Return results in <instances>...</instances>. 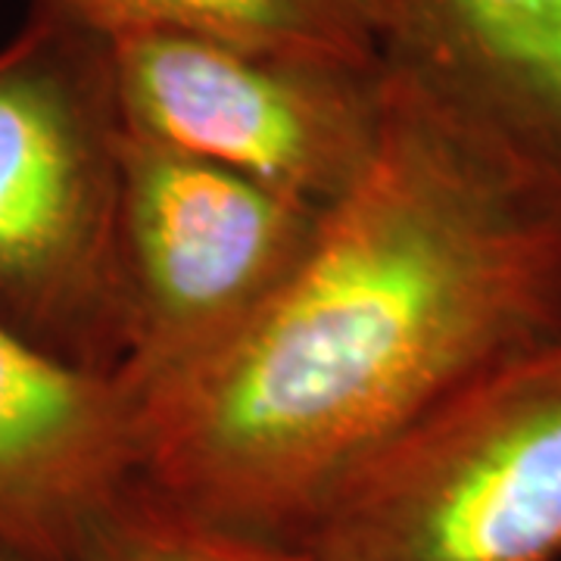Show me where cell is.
<instances>
[{
  "label": "cell",
  "mask_w": 561,
  "mask_h": 561,
  "mask_svg": "<svg viewBox=\"0 0 561 561\" xmlns=\"http://www.w3.org/2000/svg\"><path fill=\"white\" fill-rule=\"evenodd\" d=\"M122 187L110 38L32 3L0 47V328L106 381L125 346Z\"/></svg>",
  "instance_id": "2"
},
{
  "label": "cell",
  "mask_w": 561,
  "mask_h": 561,
  "mask_svg": "<svg viewBox=\"0 0 561 561\" xmlns=\"http://www.w3.org/2000/svg\"><path fill=\"white\" fill-rule=\"evenodd\" d=\"M106 38L135 32L201 35L306 60L381 69L359 0H32Z\"/></svg>",
  "instance_id": "8"
},
{
  "label": "cell",
  "mask_w": 561,
  "mask_h": 561,
  "mask_svg": "<svg viewBox=\"0 0 561 561\" xmlns=\"http://www.w3.org/2000/svg\"><path fill=\"white\" fill-rule=\"evenodd\" d=\"M312 561H559L561 343L471 383L324 508Z\"/></svg>",
  "instance_id": "3"
},
{
  "label": "cell",
  "mask_w": 561,
  "mask_h": 561,
  "mask_svg": "<svg viewBox=\"0 0 561 561\" xmlns=\"http://www.w3.org/2000/svg\"><path fill=\"white\" fill-rule=\"evenodd\" d=\"M0 561H44V559H38L35 552H28V549H22V546H16V542H10L0 537Z\"/></svg>",
  "instance_id": "10"
},
{
  "label": "cell",
  "mask_w": 561,
  "mask_h": 561,
  "mask_svg": "<svg viewBox=\"0 0 561 561\" xmlns=\"http://www.w3.org/2000/svg\"><path fill=\"white\" fill-rule=\"evenodd\" d=\"M328 209L125 131L113 383L135 431L241 341L294 278Z\"/></svg>",
  "instance_id": "4"
},
{
  "label": "cell",
  "mask_w": 561,
  "mask_h": 561,
  "mask_svg": "<svg viewBox=\"0 0 561 561\" xmlns=\"http://www.w3.org/2000/svg\"><path fill=\"white\" fill-rule=\"evenodd\" d=\"M69 561H312L302 546L221 527L135 474L84 524Z\"/></svg>",
  "instance_id": "9"
},
{
  "label": "cell",
  "mask_w": 561,
  "mask_h": 561,
  "mask_svg": "<svg viewBox=\"0 0 561 561\" xmlns=\"http://www.w3.org/2000/svg\"><path fill=\"white\" fill-rule=\"evenodd\" d=\"M138 471L116 383L44 359L0 328V537L69 561L84 524Z\"/></svg>",
  "instance_id": "7"
},
{
  "label": "cell",
  "mask_w": 561,
  "mask_h": 561,
  "mask_svg": "<svg viewBox=\"0 0 561 561\" xmlns=\"http://www.w3.org/2000/svg\"><path fill=\"white\" fill-rule=\"evenodd\" d=\"M383 76V131L256 324L138 431L140 481L302 546L365 465L561 343V191Z\"/></svg>",
  "instance_id": "1"
},
{
  "label": "cell",
  "mask_w": 561,
  "mask_h": 561,
  "mask_svg": "<svg viewBox=\"0 0 561 561\" xmlns=\"http://www.w3.org/2000/svg\"><path fill=\"white\" fill-rule=\"evenodd\" d=\"M125 131L331 209L378 157L381 69L228 41L135 32L110 38Z\"/></svg>",
  "instance_id": "5"
},
{
  "label": "cell",
  "mask_w": 561,
  "mask_h": 561,
  "mask_svg": "<svg viewBox=\"0 0 561 561\" xmlns=\"http://www.w3.org/2000/svg\"><path fill=\"white\" fill-rule=\"evenodd\" d=\"M387 76L561 191V0H359Z\"/></svg>",
  "instance_id": "6"
}]
</instances>
